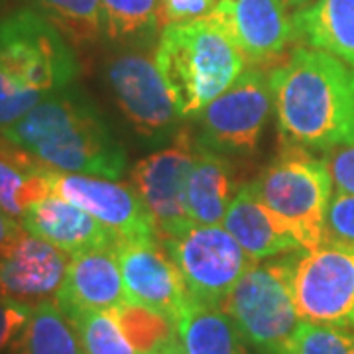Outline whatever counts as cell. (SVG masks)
<instances>
[{
	"label": "cell",
	"instance_id": "cell-1",
	"mask_svg": "<svg viewBox=\"0 0 354 354\" xmlns=\"http://www.w3.org/2000/svg\"><path fill=\"white\" fill-rule=\"evenodd\" d=\"M281 146L330 152L354 144V67L297 46L270 69Z\"/></svg>",
	"mask_w": 354,
	"mask_h": 354
},
{
	"label": "cell",
	"instance_id": "cell-2",
	"mask_svg": "<svg viewBox=\"0 0 354 354\" xmlns=\"http://www.w3.org/2000/svg\"><path fill=\"white\" fill-rule=\"evenodd\" d=\"M2 136L57 171L116 179L127 169V152L101 111L75 85L44 97Z\"/></svg>",
	"mask_w": 354,
	"mask_h": 354
},
{
	"label": "cell",
	"instance_id": "cell-3",
	"mask_svg": "<svg viewBox=\"0 0 354 354\" xmlns=\"http://www.w3.org/2000/svg\"><path fill=\"white\" fill-rule=\"evenodd\" d=\"M153 57L181 118L201 113L248 67L236 44L211 18L165 26Z\"/></svg>",
	"mask_w": 354,
	"mask_h": 354
},
{
	"label": "cell",
	"instance_id": "cell-4",
	"mask_svg": "<svg viewBox=\"0 0 354 354\" xmlns=\"http://www.w3.org/2000/svg\"><path fill=\"white\" fill-rule=\"evenodd\" d=\"M333 185L327 160L299 146H281L270 165L250 181L254 195L290 228L305 250L327 241Z\"/></svg>",
	"mask_w": 354,
	"mask_h": 354
},
{
	"label": "cell",
	"instance_id": "cell-5",
	"mask_svg": "<svg viewBox=\"0 0 354 354\" xmlns=\"http://www.w3.org/2000/svg\"><path fill=\"white\" fill-rule=\"evenodd\" d=\"M221 309L232 319L242 341L262 354L286 353L301 325L279 256L268 262H254L230 290Z\"/></svg>",
	"mask_w": 354,
	"mask_h": 354
},
{
	"label": "cell",
	"instance_id": "cell-6",
	"mask_svg": "<svg viewBox=\"0 0 354 354\" xmlns=\"http://www.w3.org/2000/svg\"><path fill=\"white\" fill-rule=\"evenodd\" d=\"M0 71L48 97L79 75L73 46L38 10L22 8L0 20Z\"/></svg>",
	"mask_w": 354,
	"mask_h": 354
},
{
	"label": "cell",
	"instance_id": "cell-7",
	"mask_svg": "<svg viewBox=\"0 0 354 354\" xmlns=\"http://www.w3.org/2000/svg\"><path fill=\"white\" fill-rule=\"evenodd\" d=\"M279 260L301 321L354 330V244L325 241Z\"/></svg>",
	"mask_w": 354,
	"mask_h": 354
},
{
	"label": "cell",
	"instance_id": "cell-8",
	"mask_svg": "<svg viewBox=\"0 0 354 354\" xmlns=\"http://www.w3.org/2000/svg\"><path fill=\"white\" fill-rule=\"evenodd\" d=\"M272 109L270 69L246 67L223 95L193 116L195 138L199 146L227 158L252 156L264 136Z\"/></svg>",
	"mask_w": 354,
	"mask_h": 354
},
{
	"label": "cell",
	"instance_id": "cell-9",
	"mask_svg": "<svg viewBox=\"0 0 354 354\" xmlns=\"http://www.w3.org/2000/svg\"><path fill=\"white\" fill-rule=\"evenodd\" d=\"M174 258L191 301L221 307L230 290L256 262L227 228L191 225L185 232L162 241Z\"/></svg>",
	"mask_w": 354,
	"mask_h": 354
},
{
	"label": "cell",
	"instance_id": "cell-10",
	"mask_svg": "<svg viewBox=\"0 0 354 354\" xmlns=\"http://www.w3.org/2000/svg\"><path fill=\"white\" fill-rule=\"evenodd\" d=\"M197 152L199 142L193 128H177L171 146L140 160L130 174V185L146 205L160 241L174 239L195 225L187 213L185 189Z\"/></svg>",
	"mask_w": 354,
	"mask_h": 354
},
{
	"label": "cell",
	"instance_id": "cell-11",
	"mask_svg": "<svg viewBox=\"0 0 354 354\" xmlns=\"http://www.w3.org/2000/svg\"><path fill=\"white\" fill-rule=\"evenodd\" d=\"M104 75L118 109L142 138L164 140L176 134L181 114L156 57L144 51H124L109 62Z\"/></svg>",
	"mask_w": 354,
	"mask_h": 354
},
{
	"label": "cell",
	"instance_id": "cell-12",
	"mask_svg": "<svg viewBox=\"0 0 354 354\" xmlns=\"http://www.w3.org/2000/svg\"><path fill=\"white\" fill-rule=\"evenodd\" d=\"M53 195L71 201L113 232L118 242L158 239L153 221L132 185L109 177L50 169Z\"/></svg>",
	"mask_w": 354,
	"mask_h": 354
},
{
	"label": "cell",
	"instance_id": "cell-13",
	"mask_svg": "<svg viewBox=\"0 0 354 354\" xmlns=\"http://www.w3.org/2000/svg\"><path fill=\"white\" fill-rule=\"evenodd\" d=\"M116 254L128 301L152 309L177 323L189 305L191 295L162 241L118 242Z\"/></svg>",
	"mask_w": 354,
	"mask_h": 354
},
{
	"label": "cell",
	"instance_id": "cell-14",
	"mask_svg": "<svg viewBox=\"0 0 354 354\" xmlns=\"http://www.w3.org/2000/svg\"><path fill=\"white\" fill-rule=\"evenodd\" d=\"M209 18L236 44L248 67H276L295 41L283 0H221Z\"/></svg>",
	"mask_w": 354,
	"mask_h": 354
},
{
	"label": "cell",
	"instance_id": "cell-15",
	"mask_svg": "<svg viewBox=\"0 0 354 354\" xmlns=\"http://www.w3.org/2000/svg\"><path fill=\"white\" fill-rule=\"evenodd\" d=\"M71 256L50 242L24 232L0 256V295L34 305L55 299L67 276Z\"/></svg>",
	"mask_w": 354,
	"mask_h": 354
},
{
	"label": "cell",
	"instance_id": "cell-16",
	"mask_svg": "<svg viewBox=\"0 0 354 354\" xmlns=\"http://www.w3.org/2000/svg\"><path fill=\"white\" fill-rule=\"evenodd\" d=\"M116 246L71 256L55 304L69 319L88 311H111L127 304Z\"/></svg>",
	"mask_w": 354,
	"mask_h": 354
},
{
	"label": "cell",
	"instance_id": "cell-17",
	"mask_svg": "<svg viewBox=\"0 0 354 354\" xmlns=\"http://www.w3.org/2000/svg\"><path fill=\"white\" fill-rule=\"evenodd\" d=\"M20 223L26 232L62 248L69 256L118 244V239L95 216L53 193L34 203Z\"/></svg>",
	"mask_w": 354,
	"mask_h": 354
},
{
	"label": "cell",
	"instance_id": "cell-18",
	"mask_svg": "<svg viewBox=\"0 0 354 354\" xmlns=\"http://www.w3.org/2000/svg\"><path fill=\"white\" fill-rule=\"evenodd\" d=\"M223 223L256 262L305 250L290 228L254 195L250 183L242 185L234 195Z\"/></svg>",
	"mask_w": 354,
	"mask_h": 354
},
{
	"label": "cell",
	"instance_id": "cell-19",
	"mask_svg": "<svg viewBox=\"0 0 354 354\" xmlns=\"http://www.w3.org/2000/svg\"><path fill=\"white\" fill-rule=\"evenodd\" d=\"M239 189L230 158L199 146L185 189V205L191 221L195 225H221Z\"/></svg>",
	"mask_w": 354,
	"mask_h": 354
},
{
	"label": "cell",
	"instance_id": "cell-20",
	"mask_svg": "<svg viewBox=\"0 0 354 354\" xmlns=\"http://www.w3.org/2000/svg\"><path fill=\"white\" fill-rule=\"evenodd\" d=\"M295 41L354 67V0H313L291 14Z\"/></svg>",
	"mask_w": 354,
	"mask_h": 354
},
{
	"label": "cell",
	"instance_id": "cell-21",
	"mask_svg": "<svg viewBox=\"0 0 354 354\" xmlns=\"http://www.w3.org/2000/svg\"><path fill=\"white\" fill-rule=\"evenodd\" d=\"M177 335L187 354H246L236 325L215 305L189 301L177 321Z\"/></svg>",
	"mask_w": 354,
	"mask_h": 354
},
{
	"label": "cell",
	"instance_id": "cell-22",
	"mask_svg": "<svg viewBox=\"0 0 354 354\" xmlns=\"http://www.w3.org/2000/svg\"><path fill=\"white\" fill-rule=\"evenodd\" d=\"M10 354H85L75 325L55 299L32 307L24 329L10 346Z\"/></svg>",
	"mask_w": 354,
	"mask_h": 354
},
{
	"label": "cell",
	"instance_id": "cell-23",
	"mask_svg": "<svg viewBox=\"0 0 354 354\" xmlns=\"http://www.w3.org/2000/svg\"><path fill=\"white\" fill-rule=\"evenodd\" d=\"M104 38L150 41L164 26L162 0H101Z\"/></svg>",
	"mask_w": 354,
	"mask_h": 354
},
{
	"label": "cell",
	"instance_id": "cell-24",
	"mask_svg": "<svg viewBox=\"0 0 354 354\" xmlns=\"http://www.w3.org/2000/svg\"><path fill=\"white\" fill-rule=\"evenodd\" d=\"M71 46H93L104 36L101 0H32Z\"/></svg>",
	"mask_w": 354,
	"mask_h": 354
},
{
	"label": "cell",
	"instance_id": "cell-25",
	"mask_svg": "<svg viewBox=\"0 0 354 354\" xmlns=\"http://www.w3.org/2000/svg\"><path fill=\"white\" fill-rule=\"evenodd\" d=\"M51 195L50 167L24 165L0 158V209L22 218L34 203Z\"/></svg>",
	"mask_w": 354,
	"mask_h": 354
},
{
	"label": "cell",
	"instance_id": "cell-26",
	"mask_svg": "<svg viewBox=\"0 0 354 354\" xmlns=\"http://www.w3.org/2000/svg\"><path fill=\"white\" fill-rule=\"evenodd\" d=\"M113 311L136 354H158L169 342L179 339L177 323L152 309L127 301Z\"/></svg>",
	"mask_w": 354,
	"mask_h": 354
},
{
	"label": "cell",
	"instance_id": "cell-27",
	"mask_svg": "<svg viewBox=\"0 0 354 354\" xmlns=\"http://www.w3.org/2000/svg\"><path fill=\"white\" fill-rule=\"evenodd\" d=\"M85 354H136L114 311H88L71 319Z\"/></svg>",
	"mask_w": 354,
	"mask_h": 354
},
{
	"label": "cell",
	"instance_id": "cell-28",
	"mask_svg": "<svg viewBox=\"0 0 354 354\" xmlns=\"http://www.w3.org/2000/svg\"><path fill=\"white\" fill-rule=\"evenodd\" d=\"M283 354H354V333L301 321Z\"/></svg>",
	"mask_w": 354,
	"mask_h": 354
},
{
	"label": "cell",
	"instance_id": "cell-29",
	"mask_svg": "<svg viewBox=\"0 0 354 354\" xmlns=\"http://www.w3.org/2000/svg\"><path fill=\"white\" fill-rule=\"evenodd\" d=\"M41 99H44L41 95L28 91L0 71V132L18 122Z\"/></svg>",
	"mask_w": 354,
	"mask_h": 354
},
{
	"label": "cell",
	"instance_id": "cell-30",
	"mask_svg": "<svg viewBox=\"0 0 354 354\" xmlns=\"http://www.w3.org/2000/svg\"><path fill=\"white\" fill-rule=\"evenodd\" d=\"M327 241L354 244V195L335 191L327 213Z\"/></svg>",
	"mask_w": 354,
	"mask_h": 354
},
{
	"label": "cell",
	"instance_id": "cell-31",
	"mask_svg": "<svg viewBox=\"0 0 354 354\" xmlns=\"http://www.w3.org/2000/svg\"><path fill=\"white\" fill-rule=\"evenodd\" d=\"M221 0H162L164 28L169 24H189L209 18Z\"/></svg>",
	"mask_w": 354,
	"mask_h": 354
},
{
	"label": "cell",
	"instance_id": "cell-32",
	"mask_svg": "<svg viewBox=\"0 0 354 354\" xmlns=\"http://www.w3.org/2000/svg\"><path fill=\"white\" fill-rule=\"evenodd\" d=\"M32 307L0 295V353L10 348L30 319Z\"/></svg>",
	"mask_w": 354,
	"mask_h": 354
},
{
	"label": "cell",
	"instance_id": "cell-33",
	"mask_svg": "<svg viewBox=\"0 0 354 354\" xmlns=\"http://www.w3.org/2000/svg\"><path fill=\"white\" fill-rule=\"evenodd\" d=\"M335 189L354 195V144L330 150L325 156Z\"/></svg>",
	"mask_w": 354,
	"mask_h": 354
},
{
	"label": "cell",
	"instance_id": "cell-34",
	"mask_svg": "<svg viewBox=\"0 0 354 354\" xmlns=\"http://www.w3.org/2000/svg\"><path fill=\"white\" fill-rule=\"evenodd\" d=\"M26 230L22 227V223H18L14 216H10L0 209V256L8 252L14 244L20 241V236Z\"/></svg>",
	"mask_w": 354,
	"mask_h": 354
},
{
	"label": "cell",
	"instance_id": "cell-35",
	"mask_svg": "<svg viewBox=\"0 0 354 354\" xmlns=\"http://www.w3.org/2000/svg\"><path fill=\"white\" fill-rule=\"evenodd\" d=\"M158 354H187L185 353V348H183V344H181V341L179 339H176L174 342H169L165 348H162Z\"/></svg>",
	"mask_w": 354,
	"mask_h": 354
},
{
	"label": "cell",
	"instance_id": "cell-36",
	"mask_svg": "<svg viewBox=\"0 0 354 354\" xmlns=\"http://www.w3.org/2000/svg\"><path fill=\"white\" fill-rule=\"evenodd\" d=\"M309 2H313V0H283V4L288 6V10H299V8H304V6H307Z\"/></svg>",
	"mask_w": 354,
	"mask_h": 354
},
{
	"label": "cell",
	"instance_id": "cell-37",
	"mask_svg": "<svg viewBox=\"0 0 354 354\" xmlns=\"http://www.w3.org/2000/svg\"><path fill=\"white\" fill-rule=\"evenodd\" d=\"M2 2H4V0H0V20L4 18V16H2Z\"/></svg>",
	"mask_w": 354,
	"mask_h": 354
}]
</instances>
